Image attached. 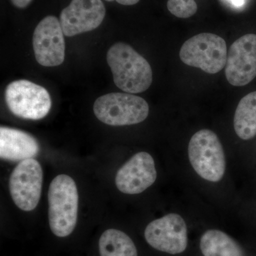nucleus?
<instances>
[{
	"label": "nucleus",
	"instance_id": "f8f14e48",
	"mask_svg": "<svg viewBox=\"0 0 256 256\" xmlns=\"http://www.w3.org/2000/svg\"><path fill=\"white\" fill-rule=\"evenodd\" d=\"M156 164L152 156L146 152L137 153L122 165L116 176L119 191L127 194L142 193L154 183Z\"/></svg>",
	"mask_w": 256,
	"mask_h": 256
},
{
	"label": "nucleus",
	"instance_id": "4468645a",
	"mask_svg": "<svg viewBox=\"0 0 256 256\" xmlns=\"http://www.w3.org/2000/svg\"><path fill=\"white\" fill-rule=\"evenodd\" d=\"M204 256H244V250L228 234L220 230H206L200 239Z\"/></svg>",
	"mask_w": 256,
	"mask_h": 256
},
{
	"label": "nucleus",
	"instance_id": "f3484780",
	"mask_svg": "<svg viewBox=\"0 0 256 256\" xmlns=\"http://www.w3.org/2000/svg\"><path fill=\"white\" fill-rule=\"evenodd\" d=\"M168 8L175 16L182 18H191L198 10L194 0H168Z\"/></svg>",
	"mask_w": 256,
	"mask_h": 256
},
{
	"label": "nucleus",
	"instance_id": "dca6fc26",
	"mask_svg": "<svg viewBox=\"0 0 256 256\" xmlns=\"http://www.w3.org/2000/svg\"><path fill=\"white\" fill-rule=\"evenodd\" d=\"M100 256H138V250L132 239L117 229H108L99 240Z\"/></svg>",
	"mask_w": 256,
	"mask_h": 256
},
{
	"label": "nucleus",
	"instance_id": "7ed1b4c3",
	"mask_svg": "<svg viewBox=\"0 0 256 256\" xmlns=\"http://www.w3.org/2000/svg\"><path fill=\"white\" fill-rule=\"evenodd\" d=\"M188 159L195 172L207 181L217 182L223 178L226 159L218 136L210 130L195 133L188 148Z\"/></svg>",
	"mask_w": 256,
	"mask_h": 256
},
{
	"label": "nucleus",
	"instance_id": "ddd939ff",
	"mask_svg": "<svg viewBox=\"0 0 256 256\" xmlns=\"http://www.w3.org/2000/svg\"><path fill=\"white\" fill-rule=\"evenodd\" d=\"M40 152V146L36 139L20 130L0 128V156L9 161H24L32 159Z\"/></svg>",
	"mask_w": 256,
	"mask_h": 256
},
{
	"label": "nucleus",
	"instance_id": "0eeeda50",
	"mask_svg": "<svg viewBox=\"0 0 256 256\" xmlns=\"http://www.w3.org/2000/svg\"><path fill=\"white\" fill-rule=\"evenodd\" d=\"M43 171L36 160L20 162L10 175L9 186L12 198L20 210L31 212L41 198Z\"/></svg>",
	"mask_w": 256,
	"mask_h": 256
},
{
	"label": "nucleus",
	"instance_id": "1a4fd4ad",
	"mask_svg": "<svg viewBox=\"0 0 256 256\" xmlns=\"http://www.w3.org/2000/svg\"><path fill=\"white\" fill-rule=\"evenodd\" d=\"M60 21L54 16H47L35 28L33 48L40 65L53 67L63 64L65 58V41Z\"/></svg>",
	"mask_w": 256,
	"mask_h": 256
},
{
	"label": "nucleus",
	"instance_id": "a211bd4d",
	"mask_svg": "<svg viewBox=\"0 0 256 256\" xmlns=\"http://www.w3.org/2000/svg\"><path fill=\"white\" fill-rule=\"evenodd\" d=\"M10 1L16 8L23 9L26 8L32 2V0H10Z\"/></svg>",
	"mask_w": 256,
	"mask_h": 256
},
{
	"label": "nucleus",
	"instance_id": "6e6552de",
	"mask_svg": "<svg viewBox=\"0 0 256 256\" xmlns=\"http://www.w3.org/2000/svg\"><path fill=\"white\" fill-rule=\"evenodd\" d=\"M144 238L153 248L176 255L188 248V227L181 216L170 214L148 224Z\"/></svg>",
	"mask_w": 256,
	"mask_h": 256
},
{
	"label": "nucleus",
	"instance_id": "9b49d317",
	"mask_svg": "<svg viewBox=\"0 0 256 256\" xmlns=\"http://www.w3.org/2000/svg\"><path fill=\"white\" fill-rule=\"evenodd\" d=\"M106 16L101 0H72L62 10L60 24L64 35L74 36L98 28Z\"/></svg>",
	"mask_w": 256,
	"mask_h": 256
},
{
	"label": "nucleus",
	"instance_id": "6ab92c4d",
	"mask_svg": "<svg viewBox=\"0 0 256 256\" xmlns=\"http://www.w3.org/2000/svg\"><path fill=\"white\" fill-rule=\"evenodd\" d=\"M106 1H116L118 3H119V4L122 5H128V6H130V5H134L137 4V3L138 2L140 1V0H106Z\"/></svg>",
	"mask_w": 256,
	"mask_h": 256
},
{
	"label": "nucleus",
	"instance_id": "f03ea898",
	"mask_svg": "<svg viewBox=\"0 0 256 256\" xmlns=\"http://www.w3.org/2000/svg\"><path fill=\"white\" fill-rule=\"evenodd\" d=\"M48 202L52 233L60 238L68 236L78 220V194L73 178L66 174L56 176L50 184Z\"/></svg>",
	"mask_w": 256,
	"mask_h": 256
},
{
	"label": "nucleus",
	"instance_id": "2eb2a0df",
	"mask_svg": "<svg viewBox=\"0 0 256 256\" xmlns=\"http://www.w3.org/2000/svg\"><path fill=\"white\" fill-rule=\"evenodd\" d=\"M234 129L240 139L248 140L256 136V92L244 96L234 116Z\"/></svg>",
	"mask_w": 256,
	"mask_h": 256
},
{
	"label": "nucleus",
	"instance_id": "20e7f679",
	"mask_svg": "<svg viewBox=\"0 0 256 256\" xmlns=\"http://www.w3.org/2000/svg\"><path fill=\"white\" fill-rule=\"evenodd\" d=\"M149 110V106L142 98L122 92L100 96L94 105L96 118L111 126L140 124L148 118Z\"/></svg>",
	"mask_w": 256,
	"mask_h": 256
},
{
	"label": "nucleus",
	"instance_id": "39448f33",
	"mask_svg": "<svg viewBox=\"0 0 256 256\" xmlns=\"http://www.w3.org/2000/svg\"><path fill=\"white\" fill-rule=\"evenodd\" d=\"M180 56L190 66L201 68L207 74H217L226 64V43L214 34H200L184 43Z\"/></svg>",
	"mask_w": 256,
	"mask_h": 256
},
{
	"label": "nucleus",
	"instance_id": "f257e3e1",
	"mask_svg": "<svg viewBox=\"0 0 256 256\" xmlns=\"http://www.w3.org/2000/svg\"><path fill=\"white\" fill-rule=\"evenodd\" d=\"M107 62L116 86L128 94L146 92L152 82L148 60L124 42L114 44L107 53Z\"/></svg>",
	"mask_w": 256,
	"mask_h": 256
},
{
	"label": "nucleus",
	"instance_id": "9d476101",
	"mask_svg": "<svg viewBox=\"0 0 256 256\" xmlns=\"http://www.w3.org/2000/svg\"><path fill=\"white\" fill-rule=\"evenodd\" d=\"M225 74L234 86H244L256 78V34H248L234 42L227 55Z\"/></svg>",
	"mask_w": 256,
	"mask_h": 256
},
{
	"label": "nucleus",
	"instance_id": "423d86ee",
	"mask_svg": "<svg viewBox=\"0 0 256 256\" xmlns=\"http://www.w3.org/2000/svg\"><path fill=\"white\" fill-rule=\"evenodd\" d=\"M5 101L12 114L32 120L46 117L52 108L46 89L28 80L10 82L5 90Z\"/></svg>",
	"mask_w": 256,
	"mask_h": 256
},
{
	"label": "nucleus",
	"instance_id": "aec40b11",
	"mask_svg": "<svg viewBox=\"0 0 256 256\" xmlns=\"http://www.w3.org/2000/svg\"><path fill=\"white\" fill-rule=\"evenodd\" d=\"M234 6H236V8H240L245 3V0H228Z\"/></svg>",
	"mask_w": 256,
	"mask_h": 256
}]
</instances>
